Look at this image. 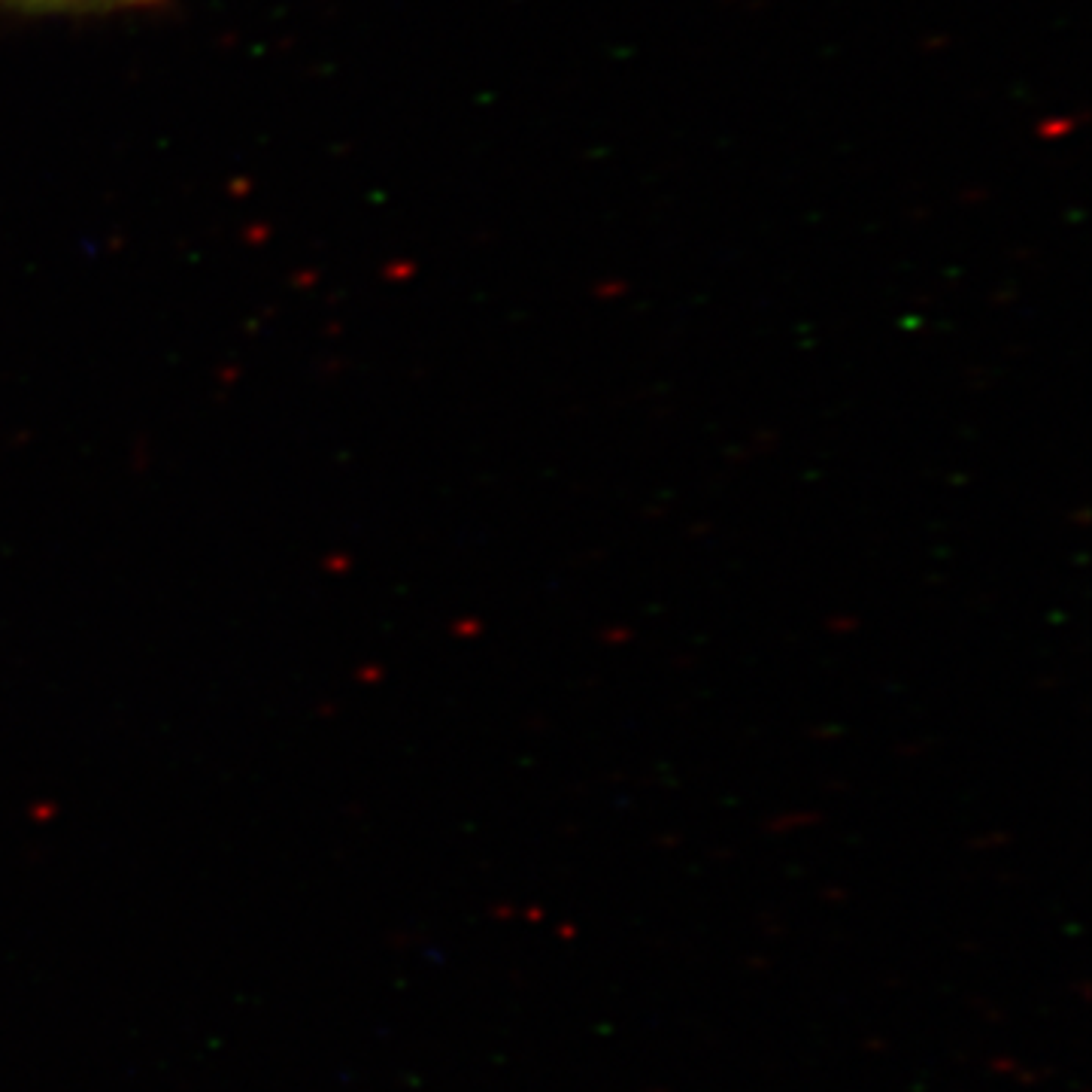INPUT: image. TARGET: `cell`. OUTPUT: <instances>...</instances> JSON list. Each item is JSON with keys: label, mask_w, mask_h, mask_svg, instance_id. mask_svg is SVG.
<instances>
[{"label": "cell", "mask_w": 1092, "mask_h": 1092, "mask_svg": "<svg viewBox=\"0 0 1092 1092\" xmlns=\"http://www.w3.org/2000/svg\"><path fill=\"white\" fill-rule=\"evenodd\" d=\"M19 9H112V6H140L152 0H0Z\"/></svg>", "instance_id": "cell-1"}]
</instances>
